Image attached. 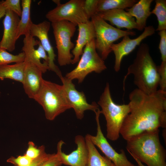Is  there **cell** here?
I'll return each mask as SVG.
<instances>
[{"mask_svg":"<svg viewBox=\"0 0 166 166\" xmlns=\"http://www.w3.org/2000/svg\"><path fill=\"white\" fill-rule=\"evenodd\" d=\"M62 164L57 154L54 153L49 159L38 166H61Z\"/></svg>","mask_w":166,"mask_h":166,"instance_id":"33","label":"cell"},{"mask_svg":"<svg viewBox=\"0 0 166 166\" xmlns=\"http://www.w3.org/2000/svg\"><path fill=\"white\" fill-rule=\"evenodd\" d=\"M45 152L44 145H42L38 148L33 142L30 141L28 142V147L25 155L33 160L37 158Z\"/></svg>","mask_w":166,"mask_h":166,"instance_id":"28","label":"cell"},{"mask_svg":"<svg viewBox=\"0 0 166 166\" xmlns=\"http://www.w3.org/2000/svg\"><path fill=\"white\" fill-rule=\"evenodd\" d=\"M101 108V113L106 122V137L112 141L117 140L120 137V129L123 122L130 112L129 104L118 105L111 97L109 83H107L98 101Z\"/></svg>","mask_w":166,"mask_h":166,"instance_id":"5","label":"cell"},{"mask_svg":"<svg viewBox=\"0 0 166 166\" xmlns=\"http://www.w3.org/2000/svg\"><path fill=\"white\" fill-rule=\"evenodd\" d=\"M153 0H140L126 11L136 19V29L141 31L146 26V21L151 14L150 6Z\"/></svg>","mask_w":166,"mask_h":166,"instance_id":"20","label":"cell"},{"mask_svg":"<svg viewBox=\"0 0 166 166\" xmlns=\"http://www.w3.org/2000/svg\"><path fill=\"white\" fill-rule=\"evenodd\" d=\"M155 31L153 26H146L143 32L135 39H131L129 36H126L123 37L120 42L117 44L113 43L110 48L115 55V71L118 72L120 70L121 62L124 56L132 52L144 39L154 34Z\"/></svg>","mask_w":166,"mask_h":166,"instance_id":"13","label":"cell"},{"mask_svg":"<svg viewBox=\"0 0 166 166\" xmlns=\"http://www.w3.org/2000/svg\"><path fill=\"white\" fill-rule=\"evenodd\" d=\"M148 45L142 43L140 45L136 57L133 63L128 67L123 80L124 90L125 82L128 76L133 74L134 83L138 89L150 95L157 90L159 77L158 67L151 56Z\"/></svg>","mask_w":166,"mask_h":166,"instance_id":"2","label":"cell"},{"mask_svg":"<svg viewBox=\"0 0 166 166\" xmlns=\"http://www.w3.org/2000/svg\"><path fill=\"white\" fill-rule=\"evenodd\" d=\"M23 40L22 52L25 55L24 62L31 63L39 69L43 73L48 69V57L39 41L36 40L30 34L25 36Z\"/></svg>","mask_w":166,"mask_h":166,"instance_id":"12","label":"cell"},{"mask_svg":"<svg viewBox=\"0 0 166 166\" xmlns=\"http://www.w3.org/2000/svg\"><path fill=\"white\" fill-rule=\"evenodd\" d=\"M155 2L156 5L151 13L157 18L158 25L156 31L166 30V0H156Z\"/></svg>","mask_w":166,"mask_h":166,"instance_id":"25","label":"cell"},{"mask_svg":"<svg viewBox=\"0 0 166 166\" xmlns=\"http://www.w3.org/2000/svg\"><path fill=\"white\" fill-rule=\"evenodd\" d=\"M34 99L43 108L46 119L53 120L72 108L62 85L43 79L41 88Z\"/></svg>","mask_w":166,"mask_h":166,"instance_id":"4","label":"cell"},{"mask_svg":"<svg viewBox=\"0 0 166 166\" xmlns=\"http://www.w3.org/2000/svg\"><path fill=\"white\" fill-rule=\"evenodd\" d=\"M62 83L67 100L72 108L73 109L77 118L81 120L84 117L85 111L91 110L95 112L99 109L96 102L89 104L83 92H79L76 89L72 80L62 76L59 77Z\"/></svg>","mask_w":166,"mask_h":166,"instance_id":"11","label":"cell"},{"mask_svg":"<svg viewBox=\"0 0 166 166\" xmlns=\"http://www.w3.org/2000/svg\"><path fill=\"white\" fill-rule=\"evenodd\" d=\"M106 68L104 60L97 52L93 39L85 46L77 66L65 77L72 80L77 79L81 83L89 73L93 72L100 73Z\"/></svg>","mask_w":166,"mask_h":166,"instance_id":"7","label":"cell"},{"mask_svg":"<svg viewBox=\"0 0 166 166\" xmlns=\"http://www.w3.org/2000/svg\"><path fill=\"white\" fill-rule=\"evenodd\" d=\"M94 113L97 125V134L95 136L87 134L92 143L99 148L115 166H139L134 164L128 160L123 149L121 150L120 152L118 153L113 149L104 136L101 130L99 121L101 111L99 109Z\"/></svg>","mask_w":166,"mask_h":166,"instance_id":"10","label":"cell"},{"mask_svg":"<svg viewBox=\"0 0 166 166\" xmlns=\"http://www.w3.org/2000/svg\"><path fill=\"white\" fill-rule=\"evenodd\" d=\"M132 157L134 158V159L135 160L137 163L138 164V165L139 166H146L143 164L141 161H140L138 159H137L136 157L132 156Z\"/></svg>","mask_w":166,"mask_h":166,"instance_id":"36","label":"cell"},{"mask_svg":"<svg viewBox=\"0 0 166 166\" xmlns=\"http://www.w3.org/2000/svg\"><path fill=\"white\" fill-rule=\"evenodd\" d=\"M0 4L6 10L13 11L19 17H21L22 9L20 0H6L0 2Z\"/></svg>","mask_w":166,"mask_h":166,"instance_id":"27","label":"cell"},{"mask_svg":"<svg viewBox=\"0 0 166 166\" xmlns=\"http://www.w3.org/2000/svg\"><path fill=\"white\" fill-rule=\"evenodd\" d=\"M50 27V22L46 21L38 24L32 23L30 28V34L33 37H36L38 38L41 45L47 53L49 59L48 70L54 72L60 77L62 76L61 72L54 63L56 55L48 37Z\"/></svg>","mask_w":166,"mask_h":166,"instance_id":"15","label":"cell"},{"mask_svg":"<svg viewBox=\"0 0 166 166\" xmlns=\"http://www.w3.org/2000/svg\"><path fill=\"white\" fill-rule=\"evenodd\" d=\"M20 20L19 17L16 13L10 10H6L3 21L4 31L2 39L0 42V47L10 52L14 50Z\"/></svg>","mask_w":166,"mask_h":166,"instance_id":"16","label":"cell"},{"mask_svg":"<svg viewBox=\"0 0 166 166\" xmlns=\"http://www.w3.org/2000/svg\"><path fill=\"white\" fill-rule=\"evenodd\" d=\"M1 92H0V96H1Z\"/></svg>","mask_w":166,"mask_h":166,"instance_id":"37","label":"cell"},{"mask_svg":"<svg viewBox=\"0 0 166 166\" xmlns=\"http://www.w3.org/2000/svg\"><path fill=\"white\" fill-rule=\"evenodd\" d=\"M25 58L23 52L17 55H13L8 52L5 49L0 47V65L24 62Z\"/></svg>","mask_w":166,"mask_h":166,"instance_id":"26","label":"cell"},{"mask_svg":"<svg viewBox=\"0 0 166 166\" xmlns=\"http://www.w3.org/2000/svg\"><path fill=\"white\" fill-rule=\"evenodd\" d=\"M98 0H84V10L89 20L97 14Z\"/></svg>","mask_w":166,"mask_h":166,"instance_id":"29","label":"cell"},{"mask_svg":"<svg viewBox=\"0 0 166 166\" xmlns=\"http://www.w3.org/2000/svg\"><path fill=\"white\" fill-rule=\"evenodd\" d=\"M137 0H98L97 13L115 9L131 8L138 2Z\"/></svg>","mask_w":166,"mask_h":166,"instance_id":"24","label":"cell"},{"mask_svg":"<svg viewBox=\"0 0 166 166\" xmlns=\"http://www.w3.org/2000/svg\"><path fill=\"white\" fill-rule=\"evenodd\" d=\"M91 21L95 30L96 48L104 60L107 58L112 51L110 47L114 42L126 36H133L136 34L134 31L123 30L114 27L97 14L91 17Z\"/></svg>","mask_w":166,"mask_h":166,"instance_id":"6","label":"cell"},{"mask_svg":"<svg viewBox=\"0 0 166 166\" xmlns=\"http://www.w3.org/2000/svg\"><path fill=\"white\" fill-rule=\"evenodd\" d=\"M77 26L78 34L76 45L72 51V54L73 56L72 64L78 62L80 56L83 53L84 47L89 42L95 38V29L91 20L80 23Z\"/></svg>","mask_w":166,"mask_h":166,"instance_id":"18","label":"cell"},{"mask_svg":"<svg viewBox=\"0 0 166 166\" xmlns=\"http://www.w3.org/2000/svg\"><path fill=\"white\" fill-rule=\"evenodd\" d=\"M53 1L57 6L45 15L46 18L51 23L66 21L77 26L89 20L84 10V0H70L64 4H61L59 0Z\"/></svg>","mask_w":166,"mask_h":166,"instance_id":"9","label":"cell"},{"mask_svg":"<svg viewBox=\"0 0 166 166\" xmlns=\"http://www.w3.org/2000/svg\"><path fill=\"white\" fill-rule=\"evenodd\" d=\"M31 0H21L22 12L21 18L18 24L16 39L22 35L30 34V30L33 23L30 18Z\"/></svg>","mask_w":166,"mask_h":166,"instance_id":"23","label":"cell"},{"mask_svg":"<svg viewBox=\"0 0 166 166\" xmlns=\"http://www.w3.org/2000/svg\"><path fill=\"white\" fill-rule=\"evenodd\" d=\"M52 154H47L45 152L37 158L33 159L31 164L28 166H38L49 159Z\"/></svg>","mask_w":166,"mask_h":166,"instance_id":"34","label":"cell"},{"mask_svg":"<svg viewBox=\"0 0 166 166\" xmlns=\"http://www.w3.org/2000/svg\"><path fill=\"white\" fill-rule=\"evenodd\" d=\"M33 160L25 154L19 156L16 158L12 156L8 159L7 161L14 164L15 166H28Z\"/></svg>","mask_w":166,"mask_h":166,"instance_id":"30","label":"cell"},{"mask_svg":"<svg viewBox=\"0 0 166 166\" xmlns=\"http://www.w3.org/2000/svg\"><path fill=\"white\" fill-rule=\"evenodd\" d=\"M130 112L120 134L127 141L141 134L166 127V92L160 90L150 95L136 89L129 95Z\"/></svg>","mask_w":166,"mask_h":166,"instance_id":"1","label":"cell"},{"mask_svg":"<svg viewBox=\"0 0 166 166\" xmlns=\"http://www.w3.org/2000/svg\"><path fill=\"white\" fill-rule=\"evenodd\" d=\"M105 21H109L113 25L120 29L125 28L128 30L136 29L134 18L124 10L115 9L97 13Z\"/></svg>","mask_w":166,"mask_h":166,"instance_id":"19","label":"cell"},{"mask_svg":"<svg viewBox=\"0 0 166 166\" xmlns=\"http://www.w3.org/2000/svg\"><path fill=\"white\" fill-rule=\"evenodd\" d=\"M160 37L159 48L161 55L162 61H166V30L158 32Z\"/></svg>","mask_w":166,"mask_h":166,"instance_id":"32","label":"cell"},{"mask_svg":"<svg viewBox=\"0 0 166 166\" xmlns=\"http://www.w3.org/2000/svg\"><path fill=\"white\" fill-rule=\"evenodd\" d=\"M85 139L89 152L87 166H115L109 158L100 154L87 134Z\"/></svg>","mask_w":166,"mask_h":166,"instance_id":"22","label":"cell"},{"mask_svg":"<svg viewBox=\"0 0 166 166\" xmlns=\"http://www.w3.org/2000/svg\"><path fill=\"white\" fill-rule=\"evenodd\" d=\"M26 63L24 62L0 65V79L8 78L23 83L25 74Z\"/></svg>","mask_w":166,"mask_h":166,"instance_id":"21","label":"cell"},{"mask_svg":"<svg viewBox=\"0 0 166 166\" xmlns=\"http://www.w3.org/2000/svg\"><path fill=\"white\" fill-rule=\"evenodd\" d=\"M6 9L0 4V19L5 15Z\"/></svg>","mask_w":166,"mask_h":166,"instance_id":"35","label":"cell"},{"mask_svg":"<svg viewBox=\"0 0 166 166\" xmlns=\"http://www.w3.org/2000/svg\"><path fill=\"white\" fill-rule=\"evenodd\" d=\"M42 73V71L34 65L26 64L22 84L25 92L29 98L34 99L40 90L43 80Z\"/></svg>","mask_w":166,"mask_h":166,"instance_id":"17","label":"cell"},{"mask_svg":"<svg viewBox=\"0 0 166 166\" xmlns=\"http://www.w3.org/2000/svg\"><path fill=\"white\" fill-rule=\"evenodd\" d=\"M158 70L160 90L166 92V61H162L160 65L158 66Z\"/></svg>","mask_w":166,"mask_h":166,"instance_id":"31","label":"cell"},{"mask_svg":"<svg viewBox=\"0 0 166 166\" xmlns=\"http://www.w3.org/2000/svg\"><path fill=\"white\" fill-rule=\"evenodd\" d=\"M57 52V61L60 66L72 64L73 57L70 50L74 47L71 41L77 26L66 21L51 23Z\"/></svg>","mask_w":166,"mask_h":166,"instance_id":"8","label":"cell"},{"mask_svg":"<svg viewBox=\"0 0 166 166\" xmlns=\"http://www.w3.org/2000/svg\"><path fill=\"white\" fill-rule=\"evenodd\" d=\"M77 148L69 154L62 152V146L65 142L59 141L57 146V153L62 164L69 166H87L89 152L85 137L77 135L75 138Z\"/></svg>","mask_w":166,"mask_h":166,"instance_id":"14","label":"cell"},{"mask_svg":"<svg viewBox=\"0 0 166 166\" xmlns=\"http://www.w3.org/2000/svg\"><path fill=\"white\" fill-rule=\"evenodd\" d=\"M159 132L143 133L127 140V151L147 166H166V151L161 143Z\"/></svg>","mask_w":166,"mask_h":166,"instance_id":"3","label":"cell"}]
</instances>
